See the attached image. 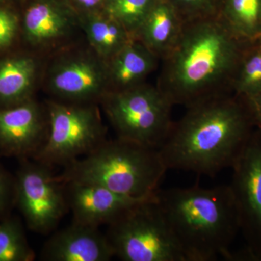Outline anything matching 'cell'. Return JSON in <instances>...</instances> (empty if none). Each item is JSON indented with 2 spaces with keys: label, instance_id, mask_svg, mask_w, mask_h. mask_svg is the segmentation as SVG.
Listing matches in <instances>:
<instances>
[{
  "label": "cell",
  "instance_id": "cell-8",
  "mask_svg": "<svg viewBox=\"0 0 261 261\" xmlns=\"http://www.w3.org/2000/svg\"><path fill=\"white\" fill-rule=\"evenodd\" d=\"M82 42L46 58L42 87L51 99L99 105L109 92L107 62Z\"/></svg>",
  "mask_w": 261,
  "mask_h": 261
},
{
  "label": "cell",
  "instance_id": "cell-15",
  "mask_svg": "<svg viewBox=\"0 0 261 261\" xmlns=\"http://www.w3.org/2000/svg\"><path fill=\"white\" fill-rule=\"evenodd\" d=\"M46 58L25 49L0 58V108L34 99L42 87Z\"/></svg>",
  "mask_w": 261,
  "mask_h": 261
},
{
  "label": "cell",
  "instance_id": "cell-23",
  "mask_svg": "<svg viewBox=\"0 0 261 261\" xmlns=\"http://www.w3.org/2000/svg\"><path fill=\"white\" fill-rule=\"evenodd\" d=\"M184 22L219 17L224 0H167Z\"/></svg>",
  "mask_w": 261,
  "mask_h": 261
},
{
  "label": "cell",
  "instance_id": "cell-20",
  "mask_svg": "<svg viewBox=\"0 0 261 261\" xmlns=\"http://www.w3.org/2000/svg\"><path fill=\"white\" fill-rule=\"evenodd\" d=\"M231 92L248 99L261 92V39L249 43L231 84Z\"/></svg>",
  "mask_w": 261,
  "mask_h": 261
},
{
  "label": "cell",
  "instance_id": "cell-25",
  "mask_svg": "<svg viewBox=\"0 0 261 261\" xmlns=\"http://www.w3.org/2000/svg\"><path fill=\"white\" fill-rule=\"evenodd\" d=\"M15 207V176L0 163V221L11 215Z\"/></svg>",
  "mask_w": 261,
  "mask_h": 261
},
{
  "label": "cell",
  "instance_id": "cell-3",
  "mask_svg": "<svg viewBox=\"0 0 261 261\" xmlns=\"http://www.w3.org/2000/svg\"><path fill=\"white\" fill-rule=\"evenodd\" d=\"M156 195L185 261L227 260L240 231L229 185L159 190Z\"/></svg>",
  "mask_w": 261,
  "mask_h": 261
},
{
  "label": "cell",
  "instance_id": "cell-27",
  "mask_svg": "<svg viewBox=\"0 0 261 261\" xmlns=\"http://www.w3.org/2000/svg\"><path fill=\"white\" fill-rule=\"evenodd\" d=\"M246 99L255 128L261 132V92Z\"/></svg>",
  "mask_w": 261,
  "mask_h": 261
},
{
  "label": "cell",
  "instance_id": "cell-13",
  "mask_svg": "<svg viewBox=\"0 0 261 261\" xmlns=\"http://www.w3.org/2000/svg\"><path fill=\"white\" fill-rule=\"evenodd\" d=\"M65 185L73 222L96 228L111 224L132 207L156 195L137 198L92 184L71 181Z\"/></svg>",
  "mask_w": 261,
  "mask_h": 261
},
{
  "label": "cell",
  "instance_id": "cell-7",
  "mask_svg": "<svg viewBox=\"0 0 261 261\" xmlns=\"http://www.w3.org/2000/svg\"><path fill=\"white\" fill-rule=\"evenodd\" d=\"M106 234L115 256L122 260L185 261L160 208L157 195L108 225Z\"/></svg>",
  "mask_w": 261,
  "mask_h": 261
},
{
  "label": "cell",
  "instance_id": "cell-9",
  "mask_svg": "<svg viewBox=\"0 0 261 261\" xmlns=\"http://www.w3.org/2000/svg\"><path fill=\"white\" fill-rule=\"evenodd\" d=\"M15 176V207L27 227L48 234L56 229L69 211L65 185L53 167L36 160H20Z\"/></svg>",
  "mask_w": 261,
  "mask_h": 261
},
{
  "label": "cell",
  "instance_id": "cell-11",
  "mask_svg": "<svg viewBox=\"0 0 261 261\" xmlns=\"http://www.w3.org/2000/svg\"><path fill=\"white\" fill-rule=\"evenodd\" d=\"M229 185L246 247L240 260H261V132L255 128L232 166Z\"/></svg>",
  "mask_w": 261,
  "mask_h": 261
},
{
  "label": "cell",
  "instance_id": "cell-28",
  "mask_svg": "<svg viewBox=\"0 0 261 261\" xmlns=\"http://www.w3.org/2000/svg\"><path fill=\"white\" fill-rule=\"evenodd\" d=\"M20 0H0V6H15Z\"/></svg>",
  "mask_w": 261,
  "mask_h": 261
},
{
  "label": "cell",
  "instance_id": "cell-26",
  "mask_svg": "<svg viewBox=\"0 0 261 261\" xmlns=\"http://www.w3.org/2000/svg\"><path fill=\"white\" fill-rule=\"evenodd\" d=\"M79 16L93 14L106 10L108 0H67Z\"/></svg>",
  "mask_w": 261,
  "mask_h": 261
},
{
  "label": "cell",
  "instance_id": "cell-6",
  "mask_svg": "<svg viewBox=\"0 0 261 261\" xmlns=\"http://www.w3.org/2000/svg\"><path fill=\"white\" fill-rule=\"evenodd\" d=\"M99 106L117 137L159 149L173 122L172 103L157 86L140 84L125 90L109 92Z\"/></svg>",
  "mask_w": 261,
  "mask_h": 261
},
{
  "label": "cell",
  "instance_id": "cell-5",
  "mask_svg": "<svg viewBox=\"0 0 261 261\" xmlns=\"http://www.w3.org/2000/svg\"><path fill=\"white\" fill-rule=\"evenodd\" d=\"M49 118L47 140L34 160L50 167H65L90 153L107 140V127L99 105L49 99L44 102Z\"/></svg>",
  "mask_w": 261,
  "mask_h": 261
},
{
  "label": "cell",
  "instance_id": "cell-17",
  "mask_svg": "<svg viewBox=\"0 0 261 261\" xmlns=\"http://www.w3.org/2000/svg\"><path fill=\"white\" fill-rule=\"evenodd\" d=\"M185 22L167 0H159L135 35L160 60L176 44Z\"/></svg>",
  "mask_w": 261,
  "mask_h": 261
},
{
  "label": "cell",
  "instance_id": "cell-19",
  "mask_svg": "<svg viewBox=\"0 0 261 261\" xmlns=\"http://www.w3.org/2000/svg\"><path fill=\"white\" fill-rule=\"evenodd\" d=\"M219 18L240 40L261 39V0H224Z\"/></svg>",
  "mask_w": 261,
  "mask_h": 261
},
{
  "label": "cell",
  "instance_id": "cell-18",
  "mask_svg": "<svg viewBox=\"0 0 261 261\" xmlns=\"http://www.w3.org/2000/svg\"><path fill=\"white\" fill-rule=\"evenodd\" d=\"M86 42L107 62L135 38L108 12L80 16Z\"/></svg>",
  "mask_w": 261,
  "mask_h": 261
},
{
  "label": "cell",
  "instance_id": "cell-1",
  "mask_svg": "<svg viewBox=\"0 0 261 261\" xmlns=\"http://www.w3.org/2000/svg\"><path fill=\"white\" fill-rule=\"evenodd\" d=\"M187 110L158 149L167 169L214 177L232 168L256 128L246 99L223 94Z\"/></svg>",
  "mask_w": 261,
  "mask_h": 261
},
{
  "label": "cell",
  "instance_id": "cell-22",
  "mask_svg": "<svg viewBox=\"0 0 261 261\" xmlns=\"http://www.w3.org/2000/svg\"><path fill=\"white\" fill-rule=\"evenodd\" d=\"M159 0H108L106 11L135 39L141 25Z\"/></svg>",
  "mask_w": 261,
  "mask_h": 261
},
{
  "label": "cell",
  "instance_id": "cell-14",
  "mask_svg": "<svg viewBox=\"0 0 261 261\" xmlns=\"http://www.w3.org/2000/svg\"><path fill=\"white\" fill-rule=\"evenodd\" d=\"M114 252L99 228L73 222L48 239L41 252L46 261H108Z\"/></svg>",
  "mask_w": 261,
  "mask_h": 261
},
{
  "label": "cell",
  "instance_id": "cell-10",
  "mask_svg": "<svg viewBox=\"0 0 261 261\" xmlns=\"http://www.w3.org/2000/svg\"><path fill=\"white\" fill-rule=\"evenodd\" d=\"M20 39L47 58L82 41L80 16L67 0H20Z\"/></svg>",
  "mask_w": 261,
  "mask_h": 261
},
{
  "label": "cell",
  "instance_id": "cell-16",
  "mask_svg": "<svg viewBox=\"0 0 261 261\" xmlns=\"http://www.w3.org/2000/svg\"><path fill=\"white\" fill-rule=\"evenodd\" d=\"M161 60L133 39L107 61L109 92L125 90L145 83Z\"/></svg>",
  "mask_w": 261,
  "mask_h": 261
},
{
  "label": "cell",
  "instance_id": "cell-4",
  "mask_svg": "<svg viewBox=\"0 0 261 261\" xmlns=\"http://www.w3.org/2000/svg\"><path fill=\"white\" fill-rule=\"evenodd\" d=\"M167 170L159 149L116 137L63 167L58 178L142 198L155 195Z\"/></svg>",
  "mask_w": 261,
  "mask_h": 261
},
{
  "label": "cell",
  "instance_id": "cell-21",
  "mask_svg": "<svg viewBox=\"0 0 261 261\" xmlns=\"http://www.w3.org/2000/svg\"><path fill=\"white\" fill-rule=\"evenodd\" d=\"M35 257L21 221L12 215L1 220L0 261H32Z\"/></svg>",
  "mask_w": 261,
  "mask_h": 261
},
{
  "label": "cell",
  "instance_id": "cell-24",
  "mask_svg": "<svg viewBox=\"0 0 261 261\" xmlns=\"http://www.w3.org/2000/svg\"><path fill=\"white\" fill-rule=\"evenodd\" d=\"M19 38L20 12L15 6H0V53L10 50Z\"/></svg>",
  "mask_w": 261,
  "mask_h": 261
},
{
  "label": "cell",
  "instance_id": "cell-12",
  "mask_svg": "<svg viewBox=\"0 0 261 261\" xmlns=\"http://www.w3.org/2000/svg\"><path fill=\"white\" fill-rule=\"evenodd\" d=\"M49 118L37 99L0 108V153L20 160L34 159L47 140Z\"/></svg>",
  "mask_w": 261,
  "mask_h": 261
},
{
  "label": "cell",
  "instance_id": "cell-2",
  "mask_svg": "<svg viewBox=\"0 0 261 261\" xmlns=\"http://www.w3.org/2000/svg\"><path fill=\"white\" fill-rule=\"evenodd\" d=\"M219 16L185 22L171 50L161 60L157 87L172 103L188 108L232 93V84L247 44Z\"/></svg>",
  "mask_w": 261,
  "mask_h": 261
}]
</instances>
